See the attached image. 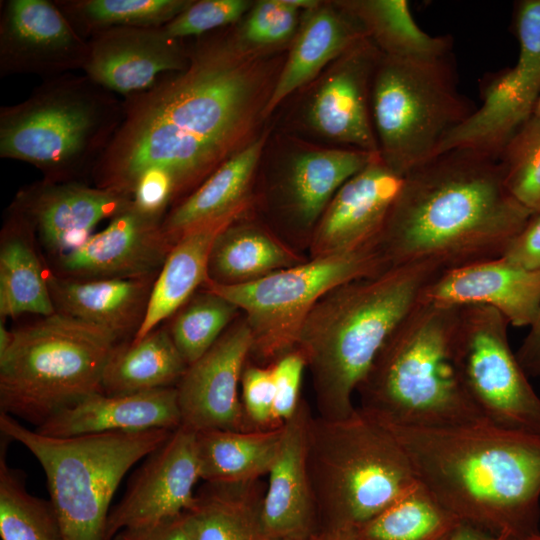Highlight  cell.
I'll return each mask as SVG.
<instances>
[{"label": "cell", "mask_w": 540, "mask_h": 540, "mask_svg": "<svg viewBox=\"0 0 540 540\" xmlns=\"http://www.w3.org/2000/svg\"><path fill=\"white\" fill-rule=\"evenodd\" d=\"M189 64L123 98V117L92 174L95 186L132 196L150 168L169 171L174 206L260 135L284 61L241 45L233 30L188 45Z\"/></svg>", "instance_id": "cell-1"}, {"label": "cell", "mask_w": 540, "mask_h": 540, "mask_svg": "<svg viewBox=\"0 0 540 540\" xmlns=\"http://www.w3.org/2000/svg\"><path fill=\"white\" fill-rule=\"evenodd\" d=\"M533 212L508 191L498 158L451 149L404 176L376 246L389 268L448 271L501 257Z\"/></svg>", "instance_id": "cell-2"}, {"label": "cell", "mask_w": 540, "mask_h": 540, "mask_svg": "<svg viewBox=\"0 0 540 540\" xmlns=\"http://www.w3.org/2000/svg\"><path fill=\"white\" fill-rule=\"evenodd\" d=\"M385 426L417 481L461 522L515 540L540 534V436L487 423Z\"/></svg>", "instance_id": "cell-3"}, {"label": "cell", "mask_w": 540, "mask_h": 540, "mask_svg": "<svg viewBox=\"0 0 540 540\" xmlns=\"http://www.w3.org/2000/svg\"><path fill=\"white\" fill-rule=\"evenodd\" d=\"M442 272L428 262L390 267L346 282L324 295L298 336L309 369L318 415H351L353 396L379 351Z\"/></svg>", "instance_id": "cell-4"}, {"label": "cell", "mask_w": 540, "mask_h": 540, "mask_svg": "<svg viewBox=\"0 0 540 540\" xmlns=\"http://www.w3.org/2000/svg\"><path fill=\"white\" fill-rule=\"evenodd\" d=\"M458 308L421 300L410 311L359 384L360 409L387 426L486 423L469 399L453 359Z\"/></svg>", "instance_id": "cell-5"}, {"label": "cell", "mask_w": 540, "mask_h": 540, "mask_svg": "<svg viewBox=\"0 0 540 540\" xmlns=\"http://www.w3.org/2000/svg\"><path fill=\"white\" fill-rule=\"evenodd\" d=\"M123 100L87 75L68 73L0 108V157L28 163L44 179L83 182L118 130Z\"/></svg>", "instance_id": "cell-6"}, {"label": "cell", "mask_w": 540, "mask_h": 540, "mask_svg": "<svg viewBox=\"0 0 540 540\" xmlns=\"http://www.w3.org/2000/svg\"><path fill=\"white\" fill-rule=\"evenodd\" d=\"M307 470L324 531L353 530L418 483L392 432L359 407L339 420L311 417Z\"/></svg>", "instance_id": "cell-7"}, {"label": "cell", "mask_w": 540, "mask_h": 540, "mask_svg": "<svg viewBox=\"0 0 540 540\" xmlns=\"http://www.w3.org/2000/svg\"><path fill=\"white\" fill-rule=\"evenodd\" d=\"M0 356V410L35 428L57 412L103 393L118 337L63 313L12 331Z\"/></svg>", "instance_id": "cell-8"}, {"label": "cell", "mask_w": 540, "mask_h": 540, "mask_svg": "<svg viewBox=\"0 0 540 540\" xmlns=\"http://www.w3.org/2000/svg\"><path fill=\"white\" fill-rule=\"evenodd\" d=\"M0 431L26 447L41 465L62 540H110V504L121 480L174 430L59 438L0 413Z\"/></svg>", "instance_id": "cell-9"}, {"label": "cell", "mask_w": 540, "mask_h": 540, "mask_svg": "<svg viewBox=\"0 0 540 540\" xmlns=\"http://www.w3.org/2000/svg\"><path fill=\"white\" fill-rule=\"evenodd\" d=\"M476 107L460 93L452 54L425 60L382 54L371 88V114L382 161L405 176L436 156L443 140Z\"/></svg>", "instance_id": "cell-10"}, {"label": "cell", "mask_w": 540, "mask_h": 540, "mask_svg": "<svg viewBox=\"0 0 540 540\" xmlns=\"http://www.w3.org/2000/svg\"><path fill=\"white\" fill-rule=\"evenodd\" d=\"M376 244L319 258L241 285L208 281L202 288L234 303L253 337L249 361L273 364L296 348L300 330L317 302L332 289L388 269Z\"/></svg>", "instance_id": "cell-11"}, {"label": "cell", "mask_w": 540, "mask_h": 540, "mask_svg": "<svg viewBox=\"0 0 540 540\" xmlns=\"http://www.w3.org/2000/svg\"><path fill=\"white\" fill-rule=\"evenodd\" d=\"M494 308H458L453 359L460 381L483 419L494 427L540 436V397L528 381Z\"/></svg>", "instance_id": "cell-12"}, {"label": "cell", "mask_w": 540, "mask_h": 540, "mask_svg": "<svg viewBox=\"0 0 540 540\" xmlns=\"http://www.w3.org/2000/svg\"><path fill=\"white\" fill-rule=\"evenodd\" d=\"M514 29L519 44L516 64L485 79L481 105L449 133L437 155L470 149L499 158L510 138L533 115L540 97V4L518 7Z\"/></svg>", "instance_id": "cell-13"}, {"label": "cell", "mask_w": 540, "mask_h": 540, "mask_svg": "<svg viewBox=\"0 0 540 540\" xmlns=\"http://www.w3.org/2000/svg\"><path fill=\"white\" fill-rule=\"evenodd\" d=\"M381 56L366 36L336 59L305 102L306 126L342 148L379 155L371 114V88Z\"/></svg>", "instance_id": "cell-14"}, {"label": "cell", "mask_w": 540, "mask_h": 540, "mask_svg": "<svg viewBox=\"0 0 540 540\" xmlns=\"http://www.w3.org/2000/svg\"><path fill=\"white\" fill-rule=\"evenodd\" d=\"M253 347L248 323L240 315L176 385L181 425L195 431H252L241 395L242 373Z\"/></svg>", "instance_id": "cell-15"}, {"label": "cell", "mask_w": 540, "mask_h": 540, "mask_svg": "<svg viewBox=\"0 0 540 540\" xmlns=\"http://www.w3.org/2000/svg\"><path fill=\"white\" fill-rule=\"evenodd\" d=\"M376 156L341 147L302 148L291 154L269 189L279 237L297 251L308 248L333 196Z\"/></svg>", "instance_id": "cell-16"}, {"label": "cell", "mask_w": 540, "mask_h": 540, "mask_svg": "<svg viewBox=\"0 0 540 540\" xmlns=\"http://www.w3.org/2000/svg\"><path fill=\"white\" fill-rule=\"evenodd\" d=\"M0 76L44 79L83 70L88 40L54 1L5 0L0 5Z\"/></svg>", "instance_id": "cell-17"}, {"label": "cell", "mask_w": 540, "mask_h": 540, "mask_svg": "<svg viewBox=\"0 0 540 540\" xmlns=\"http://www.w3.org/2000/svg\"><path fill=\"white\" fill-rule=\"evenodd\" d=\"M10 206L57 258L84 244L99 222L128 210L132 196L84 182L43 179L20 189Z\"/></svg>", "instance_id": "cell-18"}, {"label": "cell", "mask_w": 540, "mask_h": 540, "mask_svg": "<svg viewBox=\"0 0 540 540\" xmlns=\"http://www.w3.org/2000/svg\"><path fill=\"white\" fill-rule=\"evenodd\" d=\"M200 479L196 432L180 425L131 478L119 503L110 510V540L122 529L151 524L188 510Z\"/></svg>", "instance_id": "cell-19"}, {"label": "cell", "mask_w": 540, "mask_h": 540, "mask_svg": "<svg viewBox=\"0 0 540 540\" xmlns=\"http://www.w3.org/2000/svg\"><path fill=\"white\" fill-rule=\"evenodd\" d=\"M87 40L83 73L123 98L152 88L189 64L188 45L169 37L162 27H115Z\"/></svg>", "instance_id": "cell-20"}, {"label": "cell", "mask_w": 540, "mask_h": 540, "mask_svg": "<svg viewBox=\"0 0 540 540\" xmlns=\"http://www.w3.org/2000/svg\"><path fill=\"white\" fill-rule=\"evenodd\" d=\"M174 245L162 221L131 206L75 250L56 258V275L76 280L155 276Z\"/></svg>", "instance_id": "cell-21"}, {"label": "cell", "mask_w": 540, "mask_h": 540, "mask_svg": "<svg viewBox=\"0 0 540 540\" xmlns=\"http://www.w3.org/2000/svg\"><path fill=\"white\" fill-rule=\"evenodd\" d=\"M404 177L374 157L336 192L311 236L309 258L376 244Z\"/></svg>", "instance_id": "cell-22"}, {"label": "cell", "mask_w": 540, "mask_h": 540, "mask_svg": "<svg viewBox=\"0 0 540 540\" xmlns=\"http://www.w3.org/2000/svg\"><path fill=\"white\" fill-rule=\"evenodd\" d=\"M312 416L307 402L301 399L295 413L283 424L261 510L269 540H308L318 531L307 470V432Z\"/></svg>", "instance_id": "cell-23"}, {"label": "cell", "mask_w": 540, "mask_h": 540, "mask_svg": "<svg viewBox=\"0 0 540 540\" xmlns=\"http://www.w3.org/2000/svg\"><path fill=\"white\" fill-rule=\"evenodd\" d=\"M421 300L453 307L488 306L509 325L529 327L540 311V270H527L501 257L471 264L442 272Z\"/></svg>", "instance_id": "cell-24"}, {"label": "cell", "mask_w": 540, "mask_h": 540, "mask_svg": "<svg viewBox=\"0 0 540 540\" xmlns=\"http://www.w3.org/2000/svg\"><path fill=\"white\" fill-rule=\"evenodd\" d=\"M180 425L175 386L123 395L97 393L57 412L34 430L46 436L67 438L175 430Z\"/></svg>", "instance_id": "cell-25"}, {"label": "cell", "mask_w": 540, "mask_h": 540, "mask_svg": "<svg viewBox=\"0 0 540 540\" xmlns=\"http://www.w3.org/2000/svg\"><path fill=\"white\" fill-rule=\"evenodd\" d=\"M364 37L366 34L360 24L335 1H322L316 8L302 12L298 30L266 106L265 118Z\"/></svg>", "instance_id": "cell-26"}, {"label": "cell", "mask_w": 540, "mask_h": 540, "mask_svg": "<svg viewBox=\"0 0 540 540\" xmlns=\"http://www.w3.org/2000/svg\"><path fill=\"white\" fill-rule=\"evenodd\" d=\"M265 142L266 135H260L169 210L162 230L173 245L193 229L250 213L254 177Z\"/></svg>", "instance_id": "cell-27"}, {"label": "cell", "mask_w": 540, "mask_h": 540, "mask_svg": "<svg viewBox=\"0 0 540 540\" xmlns=\"http://www.w3.org/2000/svg\"><path fill=\"white\" fill-rule=\"evenodd\" d=\"M155 276L76 280L47 276L56 312L104 328L122 339L139 329Z\"/></svg>", "instance_id": "cell-28"}, {"label": "cell", "mask_w": 540, "mask_h": 540, "mask_svg": "<svg viewBox=\"0 0 540 540\" xmlns=\"http://www.w3.org/2000/svg\"><path fill=\"white\" fill-rule=\"evenodd\" d=\"M306 260L248 213L226 226L215 238L209 256L208 281L226 286L247 284Z\"/></svg>", "instance_id": "cell-29"}, {"label": "cell", "mask_w": 540, "mask_h": 540, "mask_svg": "<svg viewBox=\"0 0 540 540\" xmlns=\"http://www.w3.org/2000/svg\"><path fill=\"white\" fill-rule=\"evenodd\" d=\"M238 218L212 222L179 238L155 278L143 321L132 341H138L157 329L163 320L174 315L207 283L209 256L214 240Z\"/></svg>", "instance_id": "cell-30"}, {"label": "cell", "mask_w": 540, "mask_h": 540, "mask_svg": "<svg viewBox=\"0 0 540 540\" xmlns=\"http://www.w3.org/2000/svg\"><path fill=\"white\" fill-rule=\"evenodd\" d=\"M29 224L11 206L0 246V316L41 317L56 312L47 276L33 247Z\"/></svg>", "instance_id": "cell-31"}, {"label": "cell", "mask_w": 540, "mask_h": 540, "mask_svg": "<svg viewBox=\"0 0 540 540\" xmlns=\"http://www.w3.org/2000/svg\"><path fill=\"white\" fill-rule=\"evenodd\" d=\"M266 491L259 479L243 483H207L196 492L187 510L196 540H269L261 510Z\"/></svg>", "instance_id": "cell-32"}, {"label": "cell", "mask_w": 540, "mask_h": 540, "mask_svg": "<svg viewBox=\"0 0 540 540\" xmlns=\"http://www.w3.org/2000/svg\"><path fill=\"white\" fill-rule=\"evenodd\" d=\"M283 425L270 430L196 432L200 479L207 483H243L268 475L276 458Z\"/></svg>", "instance_id": "cell-33"}, {"label": "cell", "mask_w": 540, "mask_h": 540, "mask_svg": "<svg viewBox=\"0 0 540 540\" xmlns=\"http://www.w3.org/2000/svg\"><path fill=\"white\" fill-rule=\"evenodd\" d=\"M380 52L399 59H436L452 54L451 36H432L416 23L406 0H342Z\"/></svg>", "instance_id": "cell-34"}, {"label": "cell", "mask_w": 540, "mask_h": 540, "mask_svg": "<svg viewBox=\"0 0 540 540\" xmlns=\"http://www.w3.org/2000/svg\"><path fill=\"white\" fill-rule=\"evenodd\" d=\"M188 364L168 329L157 328L138 341L118 345L103 375L106 395H123L175 387Z\"/></svg>", "instance_id": "cell-35"}, {"label": "cell", "mask_w": 540, "mask_h": 540, "mask_svg": "<svg viewBox=\"0 0 540 540\" xmlns=\"http://www.w3.org/2000/svg\"><path fill=\"white\" fill-rule=\"evenodd\" d=\"M460 523L418 482L385 510L348 532L355 540H447Z\"/></svg>", "instance_id": "cell-36"}, {"label": "cell", "mask_w": 540, "mask_h": 540, "mask_svg": "<svg viewBox=\"0 0 540 540\" xmlns=\"http://www.w3.org/2000/svg\"><path fill=\"white\" fill-rule=\"evenodd\" d=\"M10 439L0 446V537L2 540H62L49 500L32 495L25 475L7 462Z\"/></svg>", "instance_id": "cell-37"}, {"label": "cell", "mask_w": 540, "mask_h": 540, "mask_svg": "<svg viewBox=\"0 0 540 540\" xmlns=\"http://www.w3.org/2000/svg\"><path fill=\"white\" fill-rule=\"evenodd\" d=\"M86 40L115 27H162L192 0H53Z\"/></svg>", "instance_id": "cell-38"}, {"label": "cell", "mask_w": 540, "mask_h": 540, "mask_svg": "<svg viewBox=\"0 0 540 540\" xmlns=\"http://www.w3.org/2000/svg\"><path fill=\"white\" fill-rule=\"evenodd\" d=\"M240 315L234 303L201 288L175 313L168 331L190 365L205 354Z\"/></svg>", "instance_id": "cell-39"}, {"label": "cell", "mask_w": 540, "mask_h": 540, "mask_svg": "<svg viewBox=\"0 0 540 540\" xmlns=\"http://www.w3.org/2000/svg\"><path fill=\"white\" fill-rule=\"evenodd\" d=\"M499 162L511 195L532 211L540 209V118L532 115L503 148Z\"/></svg>", "instance_id": "cell-40"}, {"label": "cell", "mask_w": 540, "mask_h": 540, "mask_svg": "<svg viewBox=\"0 0 540 540\" xmlns=\"http://www.w3.org/2000/svg\"><path fill=\"white\" fill-rule=\"evenodd\" d=\"M302 12L287 0H261L253 3L240 26L233 30L238 42L252 50L275 51L292 41Z\"/></svg>", "instance_id": "cell-41"}, {"label": "cell", "mask_w": 540, "mask_h": 540, "mask_svg": "<svg viewBox=\"0 0 540 540\" xmlns=\"http://www.w3.org/2000/svg\"><path fill=\"white\" fill-rule=\"evenodd\" d=\"M252 5L248 0H192L162 28L174 39L198 38L237 23Z\"/></svg>", "instance_id": "cell-42"}, {"label": "cell", "mask_w": 540, "mask_h": 540, "mask_svg": "<svg viewBox=\"0 0 540 540\" xmlns=\"http://www.w3.org/2000/svg\"><path fill=\"white\" fill-rule=\"evenodd\" d=\"M274 380L272 367L248 361L241 378V401L252 431L281 427L274 419Z\"/></svg>", "instance_id": "cell-43"}, {"label": "cell", "mask_w": 540, "mask_h": 540, "mask_svg": "<svg viewBox=\"0 0 540 540\" xmlns=\"http://www.w3.org/2000/svg\"><path fill=\"white\" fill-rule=\"evenodd\" d=\"M274 380V419L282 426L295 413L300 401V391L306 361L297 348L271 364Z\"/></svg>", "instance_id": "cell-44"}, {"label": "cell", "mask_w": 540, "mask_h": 540, "mask_svg": "<svg viewBox=\"0 0 540 540\" xmlns=\"http://www.w3.org/2000/svg\"><path fill=\"white\" fill-rule=\"evenodd\" d=\"M176 201L173 175L162 168H150L137 179L133 188L132 206L139 213L163 221L168 207Z\"/></svg>", "instance_id": "cell-45"}, {"label": "cell", "mask_w": 540, "mask_h": 540, "mask_svg": "<svg viewBox=\"0 0 540 540\" xmlns=\"http://www.w3.org/2000/svg\"><path fill=\"white\" fill-rule=\"evenodd\" d=\"M112 540H196V534L186 510L158 522L122 529Z\"/></svg>", "instance_id": "cell-46"}, {"label": "cell", "mask_w": 540, "mask_h": 540, "mask_svg": "<svg viewBox=\"0 0 540 540\" xmlns=\"http://www.w3.org/2000/svg\"><path fill=\"white\" fill-rule=\"evenodd\" d=\"M501 258L527 270H540V209L532 213Z\"/></svg>", "instance_id": "cell-47"}, {"label": "cell", "mask_w": 540, "mask_h": 540, "mask_svg": "<svg viewBox=\"0 0 540 540\" xmlns=\"http://www.w3.org/2000/svg\"><path fill=\"white\" fill-rule=\"evenodd\" d=\"M515 354L528 377L540 378V311Z\"/></svg>", "instance_id": "cell-48"}, {"label": "cell", "mask_w": 540, "mask_h": 540, "mask_svg": "<svg viewBox=\"0 0 540 540\" xmlns=\"http://www.w3.org/2000/svg\"><path fill=\"white\" fill-rule=\"evenodd\" d=\"M447 540H515L508 535H497L461 522Z\"/></svg>", "instance_id": "cell-49"}, {"label": "cell", "mask_w": 540, "mask_h": 540, "mask_svg": "<svg viewBox=\"0 0 540 540\" xmlns=\"http://www.w3.org/2000/svg\"><path fill=\"white\" fill-rule=\"evenodd\" d=\"M308 540H355L350 532L318 530Z\"/></svg>", "instance_id": "cell-50"}, {"label": "cell", "mask_w": 540, "mask_h": 540, "mask_svg": "<svg viewBox=\"0 0 540 540\" xmlns=\"http://www.w3.org/2000/svg\"><path fill=\"white\" fill-rule=\"evenodd\" d=\"M533 115L540 118V97L537 101V104L535 106V109H534V112H533Z\"/></svg>", "instance_id": "cell-51"}, {"label": "cell", "mask_w": 540, "mask_h": 540, "mask_svg": "<svg viewBox=\"0 0 540 540\" xmlns=\"http://www.w3.org/2000/svg\"><path fill=\"white\" fill-rule=\"evenodd\" d=\"M526 540H540V534L535 535V536H533V537H531V538H528V539H526Z\"/></svg>", "instance_id": "cell-52"}]
</instances>
